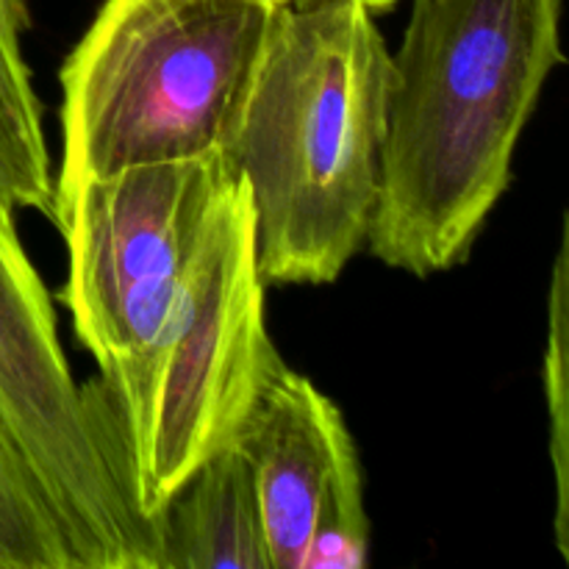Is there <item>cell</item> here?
<instances>
[{
  "label": "cell",
  "instance_id": "2",
  "mask_svg": "<svg viewBox=\"0 0 569 569\" xmlns=\"http://www.w3.org/2000/svg\"><path fill=\"white\" fill-rule=\"evenodd\" d=\"M378 17L367 0L289 6L222 139L267 287H326L367 248L392 78Z\"/></svg>",
  "mask_w": 569,
  "mask_h": 569
},
{
  "label": "cell",
  "instance_id": "7",
  "mask_svg": "<svg viewBox=\"0 0 569 569\" xmlns=\"http://www.w3.org/2000/svg\"><path fill=\"white\" fill-rule=\"evenodd\" d=\"M270 569H361L372 522L359 450L342 409L281 365L239 431Z\"/></svg>",
  "mask_w": 569,
  "mask_h": 569
},
{
  "label": "cell",
  "instance_id": "8",
  "mask_svg": "<svg viewBox=\"0 0 569 569\" xmlns=\"http://www.w3.org/2000/svg\"><path fill=\"white\" fill-rule=\"evenodd\" d=\"M159 569H270L253 476L237 445L211 456L156 515Z\"/></svg>",
  "mask_w": 569,
  "mask_h": 569
},
{
  "label": "cell",
  "instance_id": "11",
  "mask_svg": "<svg viewBox=\"0 0 569 569\" xmlns=\"http://www.w3.org/2000/svg\"><path fill=\"white\" fill-rule=\"evenodd\" d=\"M548 450L553 467V539L569 567V206L561 222L548 289V337L542 359Z\"/></svg>",
  "mask_w": 569,
  "mask_h": 569
},
{
  "label": "cell",
  "instance_id": "9",
  "mask_svg": "<svg viewBox=\"0 0 569 569\" xmlns=\"http://www.w3.org/2000/svg\"><path fill=\"white\" fill-rule=\"evenodd\" d=\"M31 28L26 0H0V211H39L53 220L56 176L42 128V106L22 53Z\"/></svg>",
  "mask_w": 569,
  "mask_h": 569
},
{
  "label": "cell",
  "instance_id": "3",
  "mask_svg": "<svg viewBox=\"0 0 569 569\" xmlns=\"http://www.w3.org/2000/svg\"><path fill=\"white\" fill-rule=\"evenodd\" d=\"M289 6L103 0L59 70L64 156L56 198L87 178L220 153Z\"/></svg>",
  "mask_w": 569,
  "mask_h": 569
},
{
  "label": "cell",
  "instance_id": "12",
  "mask_svg": "<svg viewBox=\"0 0 569 569\" xmlns=\"http://www.w3.org/2000/svg\"><path fill=\"white\" fill-rule=\"evenodd\" d=\"M311 3H326V0H292V6H311ZM367 3L376 6L381 14H389V11L395 9V3H398V0H367Z\"/></svg>",
  "mask_w": 569,
  "mask_h": 569
},
{
  "label": "cell",
  "instance_id": "4",
  "mask_svg": "<svg viewBox=\"0 0 569 569\" xmlns=\"http://www.w3.org/2000/svg\"><path fill=\"white\" fill-rule=\"evenodd\" d=\"M264 292L248 187L228 178L148 348L89 381L120 439L133 503L150 522L200 465L237 442L283 365Z\"/></svg>",
  "mask_w": 569,
  "mask_h": 569
},
{
  "label": "cell",
  "instance_id": "6",
  "mask_svg": "<svg viewBox=\"0 0 569 569\" xmlns=\"http://www.w3.org/2000/svg\"><path fill=\"white\" fill-rule=\"evenodd\" d=\"M220 153L87 178L53 203L70 272L61 303L109 378L159 331L211 209L228 183Z\"/></svg>",
  "mask_w": 569,
  "mask_h": 569
},
{
  "label": "cell",
  "instance_id": "5",
  "mask_svg": "<svg viewBox=\"0 0 569 569\" xmlns=\"http://www.w3.org/2000/svg\"><path fill=\"white\" fill-rule=\"evenodd\" d=\"M0 420L37 472L78 569H159V533L133 503L120 439L87 383L72 378L53 300L6 211H0Z\"/></svg>",
  "mask_w": 569,
  "mask_h": 569
},
{
  "label": "cell",
  "instance_id": "1",
  "mask_svg": "<svg viewBox=\"0 0 569 569\" xmlns=\"http://www.w3.org/2000/svg\"><path fill=\"white\" fill-rule=\"evenodd\" d=\"M565 64L561 0H415L389 78L367 250L428 278L470 259L517 142Z\"/></svg>",
  "mask_w": 569,
  "mask_h": 569
},
{
  "label": "cell",
  "instance_id": "10",
  "mask_svg": "<svg viewBox=\"0 0 569 569\" xmlns=\"http://www.w3.org/2000/svg\"><path fill=\"white\" fill-rule=\"evenodd\" d=\"M0 569H78L61 522L0 420Z\"/></svg>",
  "mask_w": 569,
  "mask_h": 569
}]
</instances>
